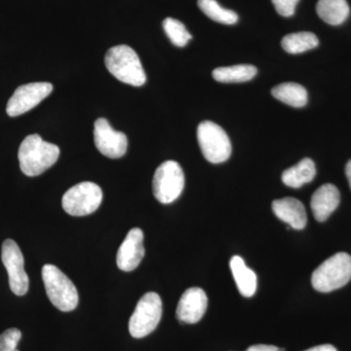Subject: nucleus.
I'll use <instances>...</instances> for the list:
<instances>
[{
  "mask_svg": "<svg viewBox=\"0 0 351 351\" xmlns=\"http://www.w3.org/2000/svg\"><path fill=\"white\" fill-rule=\"evenodd\" d=\"M319 44L317 36L313 32H301L284 36L281 45L289 54H301L314 49Z\"/></svg>",
  "mask_w": 351,
  "mask_h": 351,
  "instance_id": "obj_21",
  "label": "nucleus"
},
{
  "mask_svg": "<svg viewBox=\"0 0 351 351\" xmlns=\"http://www.w3.org/2000/svg\"><path fill=\"white\" fill-rule=\"evenodd\" d=\"M144 256V232L141 228H132L117 252V267L122 271H132L137 269Z\"/></svg>",
  "mask_w": 351,
  "mask_h": 351,
  "instance_id": "obj_12",
  "label": "nucleus"
},
{
  "mask_svg": "<svg viewBox=\"0 0 351 351\" xmlns=\"http://www.w3.org/2000/svg\"><path fill=\"white\" fill-rule=\"evenodd\" d=\"M341 193L334 184H326L321 186L311 197V207L316 221H326L339 207Z\"/></svg>",
  "mask_w": 351,
  "mask_h": 351,
  "instance_id": "obj_14",
  "label": "nucleus"
},
{
  "mask_svg": "<svg viewBox=\"0 0 351 351\" xmlns=\"http://www.w3.org/2000/svg\"><path fill=\"white\" fill-rule=\"evenodd\" d=\"M316 175L315 164L311 158H304L293 167L284 171L282 182L289 188L300 189L313 182Z\"/></svg>",
  "mask_w": 351,
  "mask_h": 351,
  "instance_id": "obj_18",
  "label": "nucleus"
},
{
  "mask_svg": "<svg viewBox=\"0 0 351 351\" xmlns=\"http://www.w3.org/2000/svg\"><path fill=\"white\" fill-rule=\"evenodd\" d=\"M272 210L277 218L292 226L294 230H302L306 228V211L301 201L293 197L274 200Z\"/></svg>",
  "mask_w": 351,
  "mask_h": 351,
  "instance_id": "obj_15",
  "label": "nucleus"
},
{
  "mask_svg": "<svg viewBox=\"0 0 351 351\" xmlns=\"http://www.w3.org/2000/svg\"><path fill=\"white\" fill-rule=\"evenodd\" d=\"M277 13L283 17H291L294 15L295 7L300 0H271Z\"/></svg>",
  "mask_w": 351,
  "mask_h": 351,
  "instance_id": "obj_25",
  "label": "nucleus"
},
{
  "mask_svg": "<svg viewBox=\"0 0 351 351\" xmlns=\"http://www.w3.org/2000/svg\"><path fill=\"white\" fill-rule=\"evenodd\" d=\"M272 96L277 100L293 108H302L307 104L308 97L306 88L298 83H282L271 90Z\"/></svg>",
  "mask_w": 351,
  "mask_h": 351,
  "instance_id": "obj_19",
  "label": "nucleus"
},
{
  "mask_svg": "<svg viewBox=\"0 0 351 351\" xmlns=\"http://www.w3.org/2000/svg\"><path fill=\"white\" fill-rule=\"evenodd\" d=\"M208 298L206 293L201 288H189L182 294L178 304V320L186 324H195L199 322L206 313Z\"/></svg>",
  "mask_w": 351,
  "mask_h": 351,
  "instance_id": "obj_13",
  "label": "nucleus"
},
{
  "mask_svg": "<svg viewBox=\"0 0 351 351\" xmlns=\"http://www.w3.org/2000/svg\"><path fill=\"white\" fill-rule=\"evenodd\" d=\"M59 156V147L45 142L38 134L25 137L18 152L21 170L29 177L43 174L57 162Z\"/></svg>",
  "mask_w": 351,
  "mask_h": 351,
  "instance_id": "obj_1",
  "label": "nucleus"
},
{
  "mask_svg": "<svg viewBox=\"0 0 351 351\" xmlns=\"http://www.w3.org/2000/svg\"><path fill=\"white\" fill-rule=\"evenodd\" d=\"M103 191L98 184L83 182L69 189L63 196L62 205L64 211L73 217L87 216L100 207Z\"/></svg>",
  "mask_w": 351,
  "mask_h": 351,
  "instance_id": "obj_7",
  "label": "nucleus"
},
{
  "mask_svg": "<svg viewBox=\"0 0 351 351\" xmlns=\"http://www.w3.org/2000/svg\"><path fill=\"white\" fill-rule=\"evenodd\" d=\"M246 351H285L283 348H277L274 346L269 345H255L252 346Z\"/></svg>",
  "mask_w": 351,
  "mask_h": 351,
  "instance_id": "obj_26",
  "label": "nucleus"
},
{
  "mask_svg": "<svg viewBox=\"0 0 351 351\" xmlns=\"http://www.w3.org/2000/svg\"><path fill=\"white\" fill-rule=\"evenodd\" d=\"M94 142L103 156L112 159L123 156L128 147L125 134L115 131L105 119H99L95 122Z\"/></svg>",
  "mask_w": 351,
  "mask_h": 351,
  "instance_id": "obj_11",
  "label": "nucleus"
},
{
  "mask_svg": "<svg viewBox=\"0 0 351 351\" xmlns=\"http://www.w3.org/2000/svg\"><path fill=\"white\" fill-rule=\"evenodd\" d=\"M304 351H338L334 346L332 345H322L314 346V348H309Z\"/></svg>",
  "mask_w": 351,
  "mask_h": 351,
  "instance_id": "obj_27",
  "label": "nucleus"
},
{
  "mask_svg": "<svg viewBox=\"0 0 351 351\" xmlns=\"http://www.w3.org/2000/svg\"><path fill=\"white\" fill-rule=\"evenodd\" d=\"M230 267L240 294L246 298L253 297L257 291L258 281L255 272L247 267L243 258L239 256L232 258Z\"/></svg>",
  "mask_w": 351,
  "mask_h": 351,
  "instance_id": "obj_16",
  "label": "nucleus"
},
{
  "mask_svg": "<svg viewBox=\"0 0 351 351\" xmlns=\"http://www.w3.org/2000/svg\"><path fill=\"white\" fill-rule=\"evenodd\" d=\"M197 140L203 156L209 162L223 163L232 156V143L228 134L214 122H201L197 128Z\"/></svg>",
  "mask_w": 351,
  "mask_h": 351,
  "instance_id": "obj_6",
  "label": "nucleus"
},
{
  "mask_svg": "<svg viewBox=\"0 0 351 351\" xmlns=\"http://www.w3.org/2000/svg\"><path fill=\"white\" fill-rule=\"evenodd\" d=\"M162 309V301L158 294L149 292L143 295L129 320L131 336L142 339L152 334L160 322Z\"/></svg>",
  "mask_w": 351,
  "mask_h": 351,
  "instance_id": "obj_5",
  "label": "nucleus"
},
{
  "mask_svg": "<svg viewBox=\"0 0 351 351\" xmlns=\"http://www.w3.org/2000/svg\"><path fill=\"white\" fill-rule=\"evenodd\" d=\"M16 351H19V350H16Z\"/></svg>",
  "mask_w": 351,
  "mask_h": 351,
  "instance_id": "obj_29",
  "label": "nucleus"
},
{
  "mask_svg": "<svg viewBox=\"0 0 351 351\" xmlns=\"http://www.w3.org/2000/svg\"><path fill=\"white\" fill-rule=\"evenodd\" d=\"M108 71L119 82L142 86L147 82V75L135 50L130 46L117 45L110 48L105 57Z\"/></svg>",
  "mask_w": 351,
  "mask_h": 351,
  "instance_id": "obj_2",
  "label": "nucleus"
},
{
  "mask_svg": "<svg viewBox=\"0 0 351 351\" xmlns=\"http://www.w3.org/2000/svg\"><path fill=\"white\" fill-rule=\"evenodd\" d=\"M198 6L207 17L223 25H234L239 21V16L232 10L223 8L217 0H198Z\"/></svg>",
  "mask_w": 351,
  "mask_h": 351,
  "instance_id": "obj_22",
  "label": "nucleus"
},
{
  "mask_svg": "<svg viewBox=\"0 0 351 351\" xmlns=\"http://www.w3.org/2000/svg\"><path fill=\"white\" fill-rule=\"evenodd\" d=\"M351 279V257L348 254H336L314 270L311 284L316 291L329 293L338 290Z\"/></svg>",
  "mask_w": 351,
  "mask_h": 351,
  "instance_id": "obj_3",
  "label": "nucleus"
},
{
  "mask_svg": "<svg viewBox=\"0 0 351 351\" xmlns=\"http://www.w3.org/2000/svg\"><path fill=\"white\" fill-rule=\"evenodd\" d=\"M53 91L49 82H34L21 85L15 90L7 103L6 112L9 117H16L36 108Z\"/></svg>",
  "mask_w": 351,
  "mask_h": 351,
  "instance_id": "obj_10",
  "label": "nucleus"
},
{
  "mask_svg": "<svg viewBox=\"0 0 351 351\" xmlns=\"http://www.w3.org/2000/svg\"><path fill=\"white\" fill-rule=\"evenodd\" d=\"M1 260L8 272L11 291L17 295L27 294L29 280L24 269V256L14 240L7 239L2 244Z\"/></svg>",
  "mask_w": 351,
  "mask_h": 351,
  "instance_id": "obj_9",
  "label": "nucleus"
},
{
  "mask_svg": "<svg viewBox=\"0 0 351 351\" xmlns=\"http://www.w3.org/2000/svg\"><path fill=\"white\" fill-rule=\"evenodd\" d=\"M257 73L258 69L255 66L237 64V66L215 69L213 77L216 82L221 83L246 82L253 80Z\"/></svg>",
  "mask_w": 351,
  "mask_h": 351,
  "instance_id": "obj_20",
  "label": "nucleus"
},
{
  "mask_svg": "<svg viewBox=\"0 0 351 351\" xmlns=\"http://www.w3.org/2000/svg\"><path fill=\"white\" fill-rule=\"evenodd\" d=\"M316 12L327 24L339 25L348 19L350 8L346 0H318Z\"/></svg>",
  "mask_w": 351,
  "mask_h": 351,
  "instance_id": "obj_17",
  "label": "nucleus"
},
{
  "mask_svg": "<svg viewBox=\"0 0 351 351\" xmlns=\"http://www.w3.org/2000/svg\"><path fill=\"white\" fill-rule=\"evenodd\" d=\"M346 178L348 180V184H350V189H351V159L348 161V164L346 166Z\"/></svg>",
  "mask_w": 351,
  "mask_h": 351,
  "instance_id": "obj_28",
  "label": "nucleus"
},
{
  "mask_svg": "<svg viewBox=\"0 0 351 351\" xmlns=\"http://www.w3.org/2000/svg\"><path fill=\"white\" fill-rule=\"evenodd\" d=\"M43 279L46 294L53 306L64 313L76 308L80 301L77 289L62 270L56 265H45L43 267Z\"/></svg>",
  "mask_w": 351,
  "mask_h": 351,
  "instance_id": "obj_4",
  "label": "nucleus"
},
{
  "mask_svg": "<svg viewBox=\"0 0 351 351\" xmlns=\"http://www.w3.org/2000/svg\"><path fill=\"white\" fill-rule=\"evenodd\" d=\"M184 188V174L181 165L173 160L160 164L152 182L154 197L162 204H170L180 197Z\"/></svg>",
  "mask_w": 351,
  "mask_h": 351,
  "instance_id": "obj_8",
  "label": "nucleus"
},
{
  "mask_svg": "<svg viewBox=\"0 0 351 351\" xmlns=\"http://www.w3.org/2000/svg\"><path fill=\"white\" fill-rule=\"evenodd\" d=\"M22 338V332L17 328H11L0 335V351H16Z\"/></svg>",
  "mask_w": 351,
  "mask_h": 351,
  "instance_id": "obj_24",
  "label": "nucleus"
},
{
  "mask_svg": "<svg viewBox=\"0 0 351 351\" xmlns=\"http://www.w3.org/2000/svg\"><path fill=\"white\" fill-rule=\"evenodd\" d=\"M163 29L171 43L177 47H184L193 38V36L189 34L184 25L173 18H166L163 21Z\"/></svg>",
  "mask_w": 351,
  "mask_h": 351,
  "instance_id": "obj_23",
  "label": "nucleus"
}]
</instances>
